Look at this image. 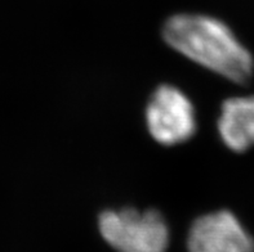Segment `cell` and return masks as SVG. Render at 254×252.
<instances>
[{
	"label": "cell",
	"mask_w": 254,
	"mask_h": 252,
	"mask_svg": "<svg viewBox=\"0 0 254 252\" xmlns=\"http://www.w3.org/2000/svg\"><path fill=\"white\" fill-rule=\"evenodd\" d=\"M189 252H254V238L231 211L197 217L187 237Z\"/></svg>",
	"instance_id": "4"
},
{
	"label": "cell",
	"mask_w": 254,
	"mask_h": 252,
	"mask_svg": "<svg viewBox=\"0 0 254 252\" xmlns=\"http://www.w3.org/2000/svg\"><path fill=\"white\" fill-rule=\"evenodd\" d=\"M101 236L118 252H165L169 228L158 210H109L98 219Z\"/></svg>",
	"instance_id": "2"
},
{
	"label": "cell",
	"mask_w": 254,
	"mask_h": 252,
	"mask_svg": "<svg viewBox=\"0 0 254 252\" xmlns=\"http://www.w3.org/2000/svg\"><path fill=\"white\" fill-rule=\"evenodd\" d=\"M146 122L151 137L163 146L189 141L196 130L195 109L185 93L172 85H160L146 108Z\"/></svg>",
	"instance_id": "3"
},
{
	"label": "cell",
	"mask_w": 254,
	"mask_h": 252,
	"mask_svg": "<svg viewBox=\"0 0 254 252\" xmlns=\"http://www.w3.org/2000/svg\"><path fill=\"white\" fill-rule=\"evenodd\" d=\"M217 128L226 147L234 152L242 153L254 147V96L225 101Z\"/></svg>",
	"instance_id": "5"
},
{
	"label": "cell",
	"mask_w": 254,
	"mask_h": 252,
	"mask_svg": "<svg viewBox=\"0 0 254 252\" xmlns=\"http://www.w3.org/2000/svg\"><path fill=\"white\" fill-rule=\"evenodd\" d=\"M163 38L174 50L227 80L245 84L253 76L251 51L219 19L203 14H176L164 23Z\"/></svg>",
	"instance_id": "1"
}]
</instances>
